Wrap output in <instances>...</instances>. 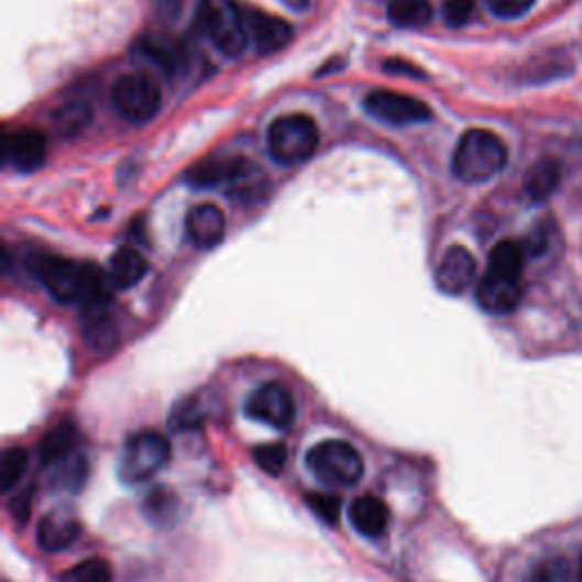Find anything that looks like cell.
<instances>
[{
  "mask_svg": "<svg viewBox=\"0 0 582 582\" xmlns=\"http://www.w3.org/2000/svg\"><path fill=\"white\" fill-rule=\"evenodd\" d=\"M85 337L94 349H110L117 339V319L112 315L110 292L85 303Z\"/></svg>",
  "mask_w": 582,
  "mask_h": 582,
  "instance_id": "13",
  "label": "cell"
},
{
  "mask_svg": "<svg viewBox=\"0 0 582 582\" xmlns=\"http://www.w3.org/2000/svg\"><path fill=\"white\" fill-rule=\"evenodd\" d=\"M51 469H53L51 483L59 490H66V492L76 494L87 481V462L78 453L74 458H68V460L51 466Z\"/></svg>",
  "mask_w": 582,
  "mask_h": 582,
  "instance_id": "23",
  "label": "cell"
},
{
  "mask_svg": "<svg viewBox=\"0 0 582 582\" xmlns=\"http://www.w3.org/2000/svg\"><path fill=\"white\" fill-rule=\"evenodd\" d=\"M492 14L498 19H519L524 17L537 0H485Z\"/></svg>",
  "mask_w": 582,
  "mask_h": 582,
  "instance_id": "31",
  "label": "cell"
},
{
  "mask_svg": "<svg viewBox=\"0 0 582 582\" xmlns=\"http://www.w3.org/2000/svg\"><path fill=\"white\" fill-rule=\"evenodd\" d=\"M526 249L521 242H498L490 253V266L485 276L475 287L477 305L483 307L487 315H509L515 312L521 298H524V266H526Z\"/></svg>",
  "mask_w": 582,
  "mask_h": 582,
  "instance_id": "1",
  "label": "cell"
},
{
  "mask_svg": "<svg viewBox=\"0 0 582 582\" xmlns=\"http://www.w3.org/2000/svg\"><path fill=\"white\" fill-rule=\"evenodd\" d=\"M560 176H562V168L556 160H539L528 171L524 191L532 202H541V200L553 196V191L560 185Z\"/></svg>",
  "mask_w": 582,
  "mask_h": 582,
  "instance_id": "21",
  "label": "cell"
},
{
  "mask_svg": "<svg viewBox=\"0 0 582 582\" xmlns=\"http://www.w3.org/2000/svg\"><path fill=\"white\" fill-rule=\"evenodd\" d=\"M473 10H475L473 0H443L441 14L443 21H447L451 28H462L471 21Z\"/></svg>",
  "mask_w": 582,
  "mask_h": 582,
  "instance_id": "30",
  "label": "cell"
},
{
  "mask_svg": "<svg viewBox=\"0 0 582 582\" xmlns=\"http://www.w3.org/2000/svg\"><path fill=\"white\" fill-rule=\"evenodd\" d=\"M473 278H475V257L464 246H451L447 253H443L435 271L437 289L449 296L464 294L471 287Z\"/></svg>",
  "mask_w": 582,
  "mask_h": 582,
  "instance_id": "11",
  "label": "cell"
},
{
  "mask_svg": "<svg viewBox=\"0 0 582 582\" xmlns=\"http://www.w3.org/2000/svg\"><path fill=\"white\" fill-rule=\"evenodd\" d=\"M30 503H32V490L19 492V496L12 501V515L19 521H28V517H30Z\"/></svg>",
  "mask_w": 582,
  "mask_h": 582,
  "instance_id": "35",
  "label": "cell"
},
{
  "mask_svg": "<svg viewBox=\"0 0 582 582\" xmlns=\"http://www.w3.org/2000/svg\"><path fill=\"white\" fill-rule=\"evenodd\" d=\"M200 409L191 403V400H185L178 405V409L174 413V419H171V424H174V428L178 430H187V428H196L200 426Z\"/></svg>",
  "mask_w": 582,
  "mask_h": 582,
  "instance_id": "32",
  "label": "cell"
},
{
  "mask_svg": "<svg viewBox=\"0 0 582 582\" xmlns=\"http://www.w3.org/2000/svg\"><path fill=\"white\" fill-rule=\"evenodd\" d=\"M507 164V146L498 134L473 128L462 134L453 153V174L462 183H485L498 176Z\"/></svg>",
  "mask_w": 582,
  "mask_h": 582,
  "instance_id": "3",
  "label": "cell"
},
{
  "mask_svg": "<svg viewBox=\"0 0 582 582\" xmlns=\"http://www.w3.org/2000/svg\"><path fill=\"white\" fill-rule=\"evenodd\" d=\"M6 160L23 174H32L46 160V136L32 128L10 134L6 142Z\"/></svg>",
  "mask_w": 582,
  "mask_h": 582,
  "instance_id": "15",
  "label": "cell"
},
{
  "mask_svg": "<svg viewBox=\"0 0 582 582\" xmlns=\"http://www.w3.org/2000/svg\"><path fill=\"white\" fill-rule=\"evenodd\" d=\"M37 278L59 303L85 305L87 300L108 292L106 278L96 266L59 255H42L37 260Z\"/></svg>",
  "mask_w": 582,
  "mask_h": 582,
  "instance_id": "2",
  "label": "cell"
},
{
  "mask_svg": "<svg viewBox=\"0 0 582 582\" xmlns=\"http://www.w3.org/2000/svg\"><path fill=\"white\" fill-rule=\"evenodd\" d=\"M349 521L360 535L378 539L387 532L389 509L378 496H360L349 507Z\"/></svg>",
  "mask_w": 582,
  "mask_h": 582,
  "instance_id": "17",
  "label": "cell"
},
{
  "mask_svg": "<svg viewBox=\"0 0 582 582\" xmlns=\"http://www.w3.org/2000/svg\"><path fill=\"white\" fill-rule=\"evenodd\" d=\"M185 230L189 242L198 249L217 246L226 234V217L212 202H202L191 208L185 217Z\"/></svg>",
  "mask_w": 582,
  "mask_h": 582,
  "instance_id": "12",
  "label": "cell"
},
{
  "mask_svg": "<svg viewBox=\"0 0 582 582\" xmlns=\"http://www.w3.org/2000/svg\"><path fill=\"white\" fill-rule=\"evenodd\" d=\"M28 469V451L25 449H8L0 458V492H12Z\"/></svg>",
  "mask_w": 582,
  "mask_h": 582,
  "instance_id": "24",
  "label": "cell"
},
{
  "mask_svg": "<svg viewBox=\"0 0 582 582\" xmlns=\"http://www.w3.org/2000/svg\"><path fill=\"white\" fill-rule=\"evenodd\" d=\"M80 443V432L72 421H64L55 426L40 443V462L44 466H55L68 458L76 455V449Z\"/></svg>",
  "mask_w": 582,
  "mask_h": 582,
  "instance_id": "19",
  "label": "cell"
},
{
  "mask_svg": "<svg viewBox=\"0 0 582 582\" xmlns=\"http://www.w3.org/2000/svg\"><path fill=\"white\" fill-rule=\"evenodd\" d=\"M387 17L398 28H424L432 19L430 0H389Z\"/></svg>",
  "mask_w": 582,
  "mask_h": 582,
  "instance_id": "22",
  "label": "cell"
},
{
  "mask_svg": "<svg viewBox=\"0 0 582 582\" xmlns=\"http://www.w3.org/2000/svg\"><path fill=\"white\" fill-rule=\"evenodd\" d=\"M136 51H140V55L146 62L157 66L166 76H171L178 68V53L162 40H144L140 46H136Z\"/></svg>",
  "mask_w": 582,
  "mask_h": 582,
  "instance_id": "25",
  "label": "cell"
},
{
  "mask_svg": "<svg viewBox=\"0 0 582 582\" xmlns=\"http://www.w3.org/2000/svg\"><path fill=\"white\" fill-rule=\"evenodd\" d=\"M305 503L310 505V509L315 512V515H317L321 521H326V524H330V526L339 524V519H341V509H344V505H341V498L334 496V494H328V492H321V494H307V496H305Z\"/></svg>",
  "mask_w": 582,
  "mask_h": 582,
  "instance_id": "28",
  "label": "cell"
},
{
  "mask_svg": "<svg viewBox=\"0 0 582 582\" xmlns=\"http://www.w3.org/2000/svg\"><path fill=\"white\" fill-rule=\"evenodd\" d=\"M364 110L378 121L392 125H409V123H424L430 121L432 110L424 100L413 96H405L389 89H375L364 98Z\"/></svg>",
  "mask_w": 582,
  "mask_h": 582,
  "instance_id": "10",
  "label": "cell"
},
{
  "mask_svg": "<svg viewBox=\"0 0 582 582\" xmlns=\"http://www.w3.org/2000/svg\"><path fill=\"white\" fill-rule=\"evenodd\" d=\"M307 469L326 487H353L362 481L364 462L353 443L344 439L319 441L307 451Z\"/></svg>",
  "mask_w": 582,
  "mask_h": 582,
  "instance_id": "4",
  "label": "cell"
},
{
  "mask_svg": "<svg viewBox=\"0 0 582 582\" xmlns=\"http://www.w3.org/2000/svg\"><path fill=\"white\" fill-rule=\"evenodd\" d=\"M59 582H112V569L106 560L91 558L83 560L74 569L64 571Z\"/></svg>",
  "mask_w": 582,
  "mask_h": 582,
  "instance_id": "27",
  "label": "cell"
},
{
  "mask_svg": "<svg viewBox=\"0 0 582 582\" xmlns=\"http://www.w3.org/2000/svg\"><path fill=\"white\" fill-rule=\"evenodd\" d=\"M578 580L582 582V556H580V562H578Z\"/></svg>",
  "mask_w": 582,
  "mask_h": 582,
  "instance_id": "38",
  "label": "cell"
},
{
  "mask_svg": "<svg viewBox=\"0 0 582 582\" xmlns=\"http://www.w3.org/2000/svg\"><path fill=\"white\" fill-rule=\"evenodd\" d=\"M171 460V443L157 430L132 435L119 458V477L125 485H144Z\"/></svg>",
  "mask_w": 582,
  "mask_h": 582,
  "instance_id": "7",
  "label": "cell"
},
{
  "mask_svg": "<svg viewBox=\"0 0 582 582\" xmlns=\"http://www.w3.org/2000/svg\"><path fill=\"white\" fill-rule=\"evenodd\" d=\"M524 582H573V569L567 558H549L537 562Z\"/></svg>",
  "mask_w": 582,
  "mask_h": 582,
  "instance_id": "26",
  "label": "cell"
},
{
  "mask_svg": "<svg viewBox=\"0 0 582 582\" xmlns=\"http://www.w3.org/2000/svg\"><path fill=\"white\" fill-rule=\"evenodd\" d=\"M385 72L389 74H407V76H415V78H424V72L421 68H417L415 64H409V62H403V59H387L385 62Z\"/></svg>",
  "mask_w": 582,
  "mask_h": 582,
  "instance_id": "34",
  "label": "cell"
},
{
  "mask_svg": "<svg viewBox=\"0 0 582 582\" xmlns=\"http://www.w3.org/2000/svg\"><path fill=\"white\" fill-rule=\"evenodd\" d=\"M155 6H157V10H160L164 17L174 19V17L178 14L180 6H183V0H155Z\"/></svg>",
  "mask_w": 582,
  "mask_h": 582,
  "instance_id": "36",
  "label": "cell"
},
{
  "mask_svg": "<svg viewBox=\"0 0 582 582\" xmlns=\"http://www.w3.org/2000/svg\"><path fill=\"white\" fill-rule=\"evenodd\" d=\"M253 458L262 471H266L268 475H278L287 462V449L283 443H266V447L253 451Z\"/></svg>",
  "mask_w": 582,
  "mask_h": 582,
  "instance_id": "29",
  "label": "cell"
},
{
  "mask_svg": "<svg viewBox=\"0 0 582 582\" xmlns=\"http://www.w3.org/2000/svg\"><path fill=\"white\" fill-rule=\"evenodd\" d=\"M249 174H253V166L242 157H237V160H215L212 157V160H205L191 166L185 178L194 187H217L223 183L242 180Z\"/></svg>",
  "mask_w": 582,
  "mask_h": 582,
  "instance_id": "16",
  "label": "cell"
},
{
  "mask_svg": "<svg viewBox=\"0 0 582 582\" xmlns=\"http://www.w3.org/2000/svg\"><path fill=\"white\" fill-rule=\"evenodd\" d=\"M198 21L200 30L226 57H239L246 51L249 28L234 0H200Z\"/></svg>",
  "mask_w": 582,
  "mask_h": 582,
  "instance_id": "6",
  "label": "cell"
},
{
  "mask_svg": "<svg viewBox=\"0 0 582 582\" xmlns=\"http://www.w3.org/2000/svg\"><path fill=\"white\" fill-rule=\"evenodd\" d=\"M112 102L125 121L146 123L162 108V91L149 76L128 74L114 83Z\"/></svg>",
  "mask_w": 582,
  "mask_h": 582,
  "instance_id": "8",
  "label": "cell"
},
{
  "mask_svg": "<svg viewBox=\"0 0 582 582\" xmlns=\"http://www.w3.org/2000/svg\"><path fill=\"white\" fill-rule=\"evenodd\" d=\"M146 271H149L146 257L132 246H123L110 260L108 278L114 287L128 289V287H134L136 283H140L146 276Z\"/></svg>",
  "mask_w": 582,
  "mask_h": 582,
  "instance_id": "20",
  "label": "cell"
},
{
  "mask_svg": "<svg viewBox=\"0 0 582 582\" xmlns=\"http://www.w3.org/2000/svg\"><path fill=\"white\" fill-rule=\"evenodd\" d=\"M244 413L253 421L266 424L276 430H287L296 419V403L285 385L264 383L246 398Z\"/></svg>",
  "mask_w": 582,
  "mask_h": 582,
  "instance_id": "9",
  "label": "cell"
},
{
  "mask_svg": "<svg viewBox=\"0 0 582 582\" xmlns=\"http://www.w3.org/2000/svg\"><path fill=\"white\" fill-rule=\"evenodd\" d=\"M171 498H174V496H171V494H166V490H155V494L149 498V515L151 517H160V519H166V515H168V512H174V503H166V501H171Z\"/></svg>",
  "mask_w": 582,
  "mask_h": 582,
  "instance_id": "33",
  "label": "cell"
},
{
  "mask_svg": "<svg viewBox=\"0 0 582 582\" xmlns=\"http://www.w3.org/2000/svg\"><path fill=\"white\" fill-rule=\"evenodd\" d=\"M271 157L278 164L294 166L310 160L319 146V125L305 114L281 117L273 121L266 134Z\"/></svg>",
  "mask_w": 582,
  "mask_h": 582,
  "instance_id": "5",
  "label": "cell"
},
{
  "mask_svg": "<svg viewBox=\"0 0 582 582\" xmlns=\"http://www.w3.org/2000/svg\"><path fill=\"white\" fill-rule=\"evenodd\" d=\"M80 537V524L66 512H51L37 526V541L44 551H66Z\"/></svg>",
  "mask_w": 582,
  "mask_h": 582,
  "instance_id": "18",
  "label": "cell"
},
{
  "mask_svg": "<svg viewBox=\"0 0 582 582\" xmlns=\"http://www.w3.org/2000/svg\"><path fill=\"white\" fill-rule=\"evenodd\" d=\"M283 3H285L287 8H292V10L303 12V10H307V6H310V0H283Z\"/></svg>",
  "mask_w": 582,
  "mask_h": 582,
  "instance_id": "37",
  "label": "cell"
},
{
  "mask_svg": "<svg viewBox=\"0 0 582 582\" xmlns=\"http://www.w3.org/2000/svg\"><path fill=\"white\" fill-rule=\"evenodd\" d=\"M246 28L255 42V48L262 55L278 53L294 40V28L285 19L276 14L260 12V10L246 17Z\"/></svg>",
  "mask_w": 582,
  "mask_h": 582,
  "instance_id": "14",
  "label": "cell"
}]
</instances>
